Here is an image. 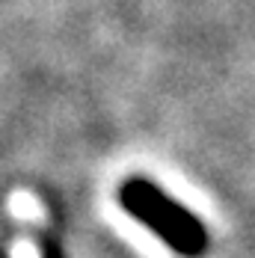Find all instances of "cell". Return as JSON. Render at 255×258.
I'll list each match as a JSON object with an SVG mask.
<instances>
[{"instance_id":"obj_1","label":"cell","mask_w":255,"mask_h":258,"mask_svg":"<svg viewBox=\"0 0 255 258\" xmlns=\"http://www.w3.org/2000/svg\"><path fill=\"white\" fill-rule=\"evenodd\" d=\"M125 202H128V208H134L140 217L152 220L154 226H166L163 234H169V240H172L175 246L190 249V252H196V249L202 246L199 226H196V229H187V220H184V217H181V220H172V211H166V205L157 199V193L149 190L146 184H131L125 190Z\"/></svg>"}]
</instances>
